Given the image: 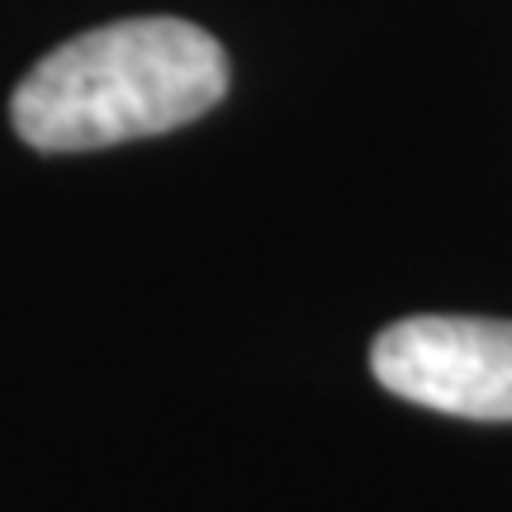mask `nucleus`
I'll list each match as a JSON object with an SVG mask.
<instances>
[{
	"mask_svg": "<svg viewBox=\"0 0 512 512\" xmlns=\"http://www.w3.org/2000/svg\"><path fill=\"white\" fill-rule=\"evenodd\" d=\"M228 91V57L200 24L119 19L62 43L19 81L15 133L38 152H95L209 114Z\"/></svg>",
	"mask_w": 512,
	"mask_h": 512,
	"instance_id": "obj_1",
	"label": "nucleus"
},
{
	"mask_svg": "<svg viewBox=\"0 0 512 512\" xmlns=\"http://www.w3.org/2000/svg\"><path fill=\"white\" fill-rule=\"evenodd\" d=\"M375 380L408 403L451 418L512 422V323L418 313L399 318L370 347Z\"/></svg>",
	"mask_w": 512,
	"mask_h": 512,
	"instance_id": "obj_2",
	"label": "nucleus"
}]
</instances>
